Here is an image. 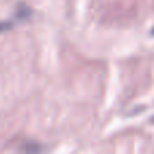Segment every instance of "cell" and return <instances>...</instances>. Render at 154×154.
Segmentation results:
<instances>
[{"instance_id":"1","label":"cell","mask_w":154,"mask_h":154,"mask_svg":"<svg viewBox=\"0 0 154 154\" xmlns=\"http://www.w3.org/2000/svg\"><path fill=\"white\" fill-rule=\"evenodd\" d=\"M153 30H154V27H153Z\"/></svg>"}]
</instances>
